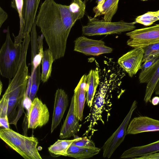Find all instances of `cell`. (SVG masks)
I'll return each mask as SVG.
<instances>
[{"label": "cell", "instance_id": "obj_7", "mask_svg": "<svg viewBox=\"0 0 159 159\" xmlns=\"http://www.w3.org/2000/svg\"><path fill=\"white\" fill-rule=\"evenodd\" d=\"M129 39L127 44L133 48H143L159 43V24L149 27L136 29L127 33Z\"/></svg>", "mask_w": 159, "mask_h": 159}, {"label": "cell", "instance_id": "obj_33", "mask_svg": "<svg viewBox=\"0 0 159 159\" xmlns=\"http://www.w3.org/2000/svg\"><path fill=\"white\" fill-rule=\"evenodd\" d=\"M0 95L1 94V93L2 90V84L1 81H0Z\"/></svg>", "mask_w": 159, "mask_h": 159}, {"label": "cell", "instance_id": "obj_3", "mask_svg": "<svg viewBox=\"0 0 159 159\" xmlns=\"http://www.w3.org/2000/svg\"><path fill=\"white\" fill-rule=\"evenodd\" d=\"M0 138L8 146L25 159H42L37 147V139L22 135L9 129H0Z\"/></svg>", "mask_w": 159, "mask_h": 159}, {"label": "cell", "instance_id": "obj_36", "mask_svg": "<svg viewBox=\"0 0 159 159\" xmlns=\"http://www.w3.org/2000/svg\"><path fill=\"white\" fill-rule=\"evenodd\" d=\"M89 0H84V2L85 3V2H86L88 1Z\"/></svg>", "mask_w": 159, "mask_h": 159}, {"label": "cell", "instance_id": "obj_20", "mask_svg": "<svg viewBox=\"0 0 159 159\" xmlns=\"http://www.w3.org/2000/svg\"><path fill=\"white\" fill-rule=\"evenodd\" d=\"M80 138H75L74 139L70 140L58 139L48 148V150L52 156H67V151L70 145L73 142Z\"/></svg>", "mask_w": 159, "mask_h": 159}, {"label": "cell", "instance_id": "obj_30", "mask_svg": "<svg viewBox=\"0 0 159 159\" xmlns=\"http://www.w3.org/2000/svg\"><path fill=\"white\" fill-rule=\"evenodd\" d=\"M9 123L7 116L4 117H0V126L4 128L9 129Z\"/></svg>", "mask_w": 159, "mask_h": 159}, {"label": "cell", "instance_id": "obj_35", "mask_svg": "<svg viewBox=\"0 0 159 159\" xmlns=\"http://www.w3.org/2000/svg\"><path fill=\"white\" fill-rule=\"evenodd\" d=\"M82 0H72L73 2H78L81 1Z\"/></svg>", "mask_w": 159, "mask_h": 159}, {"label": "cell", "instance_id": "obj_6", "mask_svg": "<svg viewBox=\"0 0 159 159\" xmlns=\"http://www.w3.org/2000/svg\"><path fill=\"white\" fill-rule=\"evenodd\" d=\"M137 106V102L134 100L122 123L104 144L102 147L103 157L104 158H110L115 150L123 141L126 135L128 125Z\"/></svg>", "mask_w": 159, "mask_h": 159}, {"label": "cell", "instance_id": "obj_32", "mask_svg": "<svg viewBox=\"0 0 159 159\" xmlns=\"http://www.w3.org/2000/svg\"><path fill=\"white\" fill-rule=\"evenodd\" d=\"M154 92L156 95H159V80L156 84Z\"/></svg>", "mask_w": 159, "mask_h": 159}, {"label": "cell", "instance_id": "obj_31", "mask_svg": "<svg viewBox=\"0 0 159 159\" xmlns=\"http://www.w3.org/2000/svg\"><path fill=\"white\" fill-rule=\"evenodd\" d=\"M135 159H159V152L145 155Z\"/></svg>", "mask_w": 159, "mask_h": 159}, {"label": "cell", "instance_id": "obj_5", "mask_svg": "<svg viewBox=\"0 0 159 159\" xmlns=\"http://www.w3.org/2000/svg\"><path fill=\"white\" fill-rule=\"evenodd\" d=\"M88 21L82 28L83 35L93 36L103 35L120 34L134 30V22L129 23L121 20L118 21L107 22L96 17L88 16Z\"/></svg>", "mask_w": 159, "mask_h": 159}, {"label": "cell", "instance_id": "obj_2", "mask_svg": "<svg viewBox=\"0 0 159 159\" xmlns=\"http://www.w3.org/2000/svg\"><path fill=\"white\" fill-rule=\"evenodd\" d=\"M29 78L28 73L18 69L12 79H10L8 87L2 98L8 101L7 116L10 124L16 128L17 122L25 113L24 102Z\"/></svg>", "mask_w": 159, "mask_h": 159}, {"label": "cell", "instance_id": "obj_16", "mask_svg": "<svg viewBox=\"0 0 159 159\" xmlns=\"http://www.w3.org/2000/svg\"><path fill=\"white\" fill-rule=\"evenodd\" d=\"M86 75L82 76L74 90L75 113L79 120L82 121L83 117V111L86 100V94L88 90Z\"/></svg>", "mask_w": 159, "mask_h": 159}, {"label": "cell", "instance_id": "obj_27", "mask_svg": "<svg viewBox=\"0 0 159 159\" xmlns=\"http://www.w3.org/2000/svg\"><path fill=\"white\" fill-rule=\"evenodd\" d=\"M75 145L81 147H95L94 143L86 137L81 138L78 140L73 143Z\"/></svg>", "mask_w": 159, "mask_h": 159}, {"label": "cell", "instance_id": "obj_1", "mask_svg": "<svg viewBox=\"0 0 159 159\" xmlns=\"http://www.w3.org/2000/svg\"><path fill=\"white\" fill-rule=\"evenodd\" d=\"M36 20V25L45 38L54 60L63 57L70 31L78 20L70 11L69 6L58 3L54 0H44Z\"/></svg>", "mask_w": 159, "mask_h": 159}, {"label": "cell", "instance_id": "obj_9", "mask_svg": "<svg viewBox=\"0 0 159 159\" xmlns=\"http://www.w3.org/2000/svg\"><path fill=\"white\" fill-rule=\"evenodd\" d=\"M49 111L46 105L38 97L31 102L28 115V128L34 129L42 127L48 122Z\"/></svg>", "mask_w": 159, "mask_h": 159}, {"label": "cell", "instance_id": "obj_17", "mask_svg": "<svg viewBox=\"0 0 159 159\" xmlns=\"http://www.w3.org/2000/svg\"><path fill=\"white\" fill-rule=\"evenodd\" d=\"M158 152H159V140L144 145L132 147L125 151L120 157L134 159Z\"/></svg>", "mask_w": 159, "mask_h": 159}, {"label": "cell", "instance_id": "obj_21", "mask_svg": "<svg viewBox=\"0 0 159 159\" xmlns=\"http://www.w3.org/2000/svg\"><path fill=\"white\" fill-rule=\"evenodd\" d=\"M42 61L41 80L44 83L48 80L51 75L52 65L54 61L52 53L49 48L43 52Z\"/></svg>", "mask_w": 159, "mask_h": 159}, {"label": "cell", "instance_id": "obj_18", "mask_svg": "<svg viewBox=\"0 0 159 159\" xmlns=\"http://www.w3.org/2000/svg\"><path fill=\"white\" fill-rule=\"evenodd\" d=\"M100 148L96 147H81L73 143L67 151V156L78 159H88L98 154Z\"/></svg>", "mask_w": 159, "mask_h": 159}, {"label": "cell", "instance_id": "obj_25", "mask_svg": "<svg viewBox=\"0 0 159 159\" xmlns=\"http://www.w3.org/2000/svg\"><path fill=\"white\" fill-rule=\"evenodd\" d=\"M69 6L70 11L76 16L78 20L83 17L86 8L84 2L82 0L78 2H73Z\"/></svg>", "mask_w": 159, "mask_h": 159}, {"label": "cell", "instance_id": "obj_4", "mask_svg": "<svg viewBox=\"0 0 159 159\" xmlns=\"http://www.w3.org/2000/svg\"><path fill=\"white\" fill-rule=\"evenodd\" d=\"M22 52V43L16 45L12 42L8 26L6 40L0 51V72L2 76L10 80L15 76L20 64Z\"/></svg>", "mask_w": 159, "mask_h": 159}, {"label": "cell", "instance_id": "obj_24", "mask_svg": "<svg viewBox=\"0 0 159 159\" xmlns=\"http://www.w3.org/2000/svg\"><path fill=\"white\" fill-rule=\"evenodd\" d=\"M144 55L142 63L153 57L159 56V43L143 47Z\"/></svg>", "mask_w": 159, "mask_h": 159}, {"label": "cell", "instance_id": "obj_26", "mask_svg": "<svg viewBox=\"0 0 159 159\" xmlns=\"http://www.w3.org/2000/svg\"><path fill=\"white\" fill-rule=\"evenodd\" d=\"M24 6L23 0H12L11 6L17 11L20 19V30L18 34L21 32L24 24V19L23 15Z\"/></svg>", "mask_w": 159, "mask_h": 159}, {"label": "cell", "instance_id": "obj_8", "mask_svg": "<svg viewBox=\"0 0 159 159\" xmlns=\"http://www.w3.org/2000/svg\"><path fill=\"white\" fill-rule=\"evenodd\" d=\"M74 42V51L87 55L98 56L113 51V49L106 46L103 41L90 39L84 36L79 37Z\"/></svg>", "mask_w": 159, "mask_h": 159}, {"label": "cell", "instance_id": "obj_37", "mask_svg": "<svg viewBox=\"0 0 159 159\" xmlns=\"http://www.w3.org/2000/svg\"><path fill=\"white\" fill-rule=\"evenodd\" d=\"M142 0V1H146V0Z\"/></svg>", "mask_w": 159, "mask_h": 159}, {"label": "cell", "instance_id": "obj_15", "mask_svg": "<svg viewBox=\"0 0 159 159\" xmlns=\"http://www.w3.org/2000/svg\"><path fill=\"white\" fill-rule=\"evenodd\" d=\"M74 106L73 96L68 113L60 130L59 137L61 139L75 136L81 128V125L79 124L75 113Z\"/></svg>", "mask_w": 159, "mask_h": 159}, {"label": "cell", "instance_id": "obj_23", "mask_svg": "<svg viewBox=\"0 0 159 159\" xmlns=\"http://www.w3.org/2000/svg\"><path fill=\"white\" fill-rule=\"evenodd\" d=\"M158 20L156 16V11H148L137 17L135 19L134 24L138 23L145 26H149Z\"/></svg>", "mask_w": 159, "mask_h": 159}, {"label": "cell", "instance_id": "obj_11", "mask_svg": "<svg viewBox=\"0 0 159 159\" xmlns=\"http://www.w3.org/2000/svg\"><path fill=\"white\" fill-rule=\"evenodd\" d=\"M143 55L142 48H134L120 57L117 62L129 76L132 77L141 69Z\"/></svg>", "mask_w": 159, "mask_h": 159}, {"label": "cell", "instance_id": "obj_22", "mask_svg": "<svg viewBox=\"0 0 159 159\" xmlns=\"http://www.w3.org/2000/svg\"><path fill=\"white\" fill-rule=\"evenodd\" d=\"M119 0H106L104 3L101 15H104L103 19L107 22H111L112 17L116 13Z\"/></svg>", "mask_w": 159, "mask_h": 159}, {"label": "cell", "instance_id": "obj_14", "mask_svg": "<svg viewBox=\"0 0 159 159\" xmlns=\"http://www.w3.org/2000/svg\"><path fill=\"white\" fill-rule=\"evenodd\" d=\"M69 103L67 95L62 89H58L55 94V101L51 126L52 133L59 124Z\"/></svg>", "mask_w": 159, "mask_h": 159}, {"label": "cell", "instance_id": "obj_10", "mask_svg": "<svg viewBox=\"0 0 159 159\" xmlns=\"http://www.w3.org/2000/svg\"><path fill=\"white\" fill-rule=\"evenodd\" d=\"M41 0H23V15L24 24L21 33L15 37L14 43L16 45L21 44L22 39L26 35L30 34L35 21L38 8Z\"/></svg>", "mask_w": 159, "mask_h": 159}, {"label": "cell", "instance_id": "obj_29", "mask_svg": "<svg viewBox=\"0 0 159 159\" xmlns=\"http://www.w3.org/2000/svg\"><path fill=\"white\" fill-rule=\"evenodd\" d=\"M8 18V14L7 13L0 7V28L7 20Z\"/></svg>", "mask_w": 159, "mask_h": 159}, {"label": "cell", "instance_id": "obj_12", "mask_svg": "<svg viewBox=\"0 0 159 159\" xmlns=\"http://www.w3.org/2000/svg\"><path fill=\"white\" fill-rule=\"evenodd\" d=\"M139 82L147 83L144 96L145 103L151 102V98L159 80V58L150 67L139 75Z\"/></svg>", "mask_w": 159, "mask_h": 159}, {"label": "cell", "instance_id": "obj_34", "mask_svg": "<svg viewBox=\"0 0 159 159\" xmlns=\"http://www.w3.org/2000/svg\"><path fill=\"white\" fill-rule=\"evenodd\" d=\"M156 16L159 20V10L156 11Z\"/></svg>", "mask_w": 159, "mask_h": 159}, {"label": "cell", "instance_id": "obj_19", "mask_svg": "<svg viewBox=\"0 0 159 159\" xmlns=\"http://www.w3.org/2000/svg\"><path fill=\"white\" fill-rule=\"evenodd\" d=\"M99 76L98 67L95 70H91L86 76L88 90L86 93V100L88 106L91 108L97 92L99 83Z\"/></svg>", "mask_w": 159, "mask_h": 159}, {"label": "cell", "instance_id": "obj_28", "mask_svg": "<svg viewBox=\"0 0 159 159\" xmlns=\"http://www.w3.org/2000/svg\"><path fill=\"white\" fill-rule=\"evenodd\" d=\"M159 58V56L155 57L143 62L141 66V72H143L151 67Z\"/></svg>", "mask_w": 159, "mask_h": 159}, {"label": "cell", "instance_id": "obj_13", "mask_svg": "<svg viewBox=\"0 0 159 159\" xmlns=\"http://www.w3.org/2000/svg\"><path fill=\"white\" fill-rule=\"evenodd\" d=\"M159 131V120L145 116L134 118L126 130V134Z\"/></svg>", "mask_w": 159, "mask_h": 159}]
</instances>
